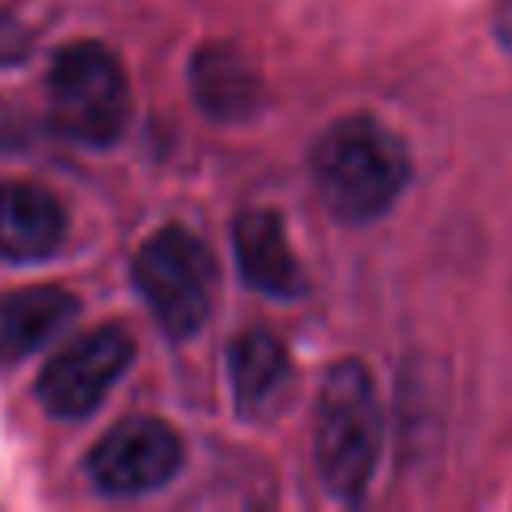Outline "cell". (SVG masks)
Instances as JSON below:
<instances>
[{
  "label": "cell",
  "mask_w": 512,
  "mask_h": 512,
  "mask_svg": "<svg viewBox=\"0 0 512 512\" xmlns=\"http://www.w3.org/2000/svg\"><path fill=\"white\" fill-rule=\"evenodd\" d=\"M308 168L324 208L348 224L384 216L412 176L404 140L372 116H344L328 124L312 144Z\"/></svg>",
  "instance_id": "1"
},
{
  "label": "cell",
  "mask_w": 512,
  "mask_h": 512,
  "mask_svg": "<svg viewBox=\"0 0 512 512\" xmlns=\"http://www.w3.org/2000/svg\"><path fill=\"white\" fill-rule=\"evenodd\" d=\"M312 444L324 488L340 500H356L368 488L380 452V404L364 364L340 360L328 368L316 396Z\"/></svg>",
  "instance_id": "2"
},
{
  "label": "cell",
  "mask_w": 512,
  "mask_h": 512,
  "mask_svg": "<svg viewBox=\"0 0 512 512\" xmlns=\"http://www.w3.org/2000/svg\"><path fill=\"white\" fill-rule=\"evenodd\" d=\"M48 112L68 140L92 148L112 144L128 120V80L120 60L100 40L64 44L48 68Z\"/></svg>",
  "instance_id": "3"
},
{
  "label": "cell",
  "mask_w": 512,
  "mask_h": 512,
  "mask_svg": "<svg viewBox=\"0 0 512 512\" xmlns=\"http://www.w3.org/2000/svg\"><path fill=\"white\" fill-rule=\"evenodd\" d=\"M132 280L168 336H192L212 308L216 264L200 236L180 224L152 232L132 256Z\"/></svg>",
  "instance_id": "4"
},
{
  "label": "cell",
  "mask_w": 512,
  "mask_h": 512,
  "mask_svg": "<svg viewBox=\"0 0 512 512\" xmlns=\"http://www.w3.org/2000/svg\"><path fill=\"white\" fill-rule=\"evenodd\" d=\"M184 464L180 436L156 416L120 420L88 452V480L104 496H144L164 488Z\"/></svg>",
  "instance_id": "5"
},
{
  "label": "cell",
  "mask_w": 512,
  "mask_h": 512,
  "mask_svg": "<svg viewBox=\"0 0 512 512\" xmlns=\"http://www.w3.org/2000/svg\"><path fill=\"white\" fill-rule=\"evenodd\" d=\"M132 352H136L132 336L116 324L84 332L64 352H56V360L40 372V384H36L40 404L60 420L88 416L120 380V372L132 364Z\"/></svg>",
  "instance_id": "6"
},
{
  "label": "cell",
  "mask_w": 512,
  "mask_h": 512,
  "mask_svg": "<svg viewBox=\"0 0 512 512\" xmlns=\"http://www.w3.org/2000/svg\"><path fill=\"white\" fill-rule=\"evenodd\" d=\"M64 240L60 200L32 180H0V256L28 264Z\"/></svg>",
  "instance_id": "7"
},
{
  "label": "cell",
  "mask_w": 512,
  "mask_h": 512,
  "mask_svg": "<svg viewBox=\"0 0 512 512\" xmlns=\"http://www.w3.org/2000/svg\"><path fill=\"white\" fill-rule=\"evenodd\" d=\"M232 244H236L240 276L256 292H264V296H300L304 292V272H300V264L284 240L276 212H268V208L244 212L236 220Z\"/></svg>",
  "instance_id": "8"
},
{
  "label": "cell",
  "mask_w": 512,
  "mask_h": 512,
  "mask_svg": "<svg viewBox=\"0 0 512 512\" xmlns=\"http://www.w3.org/2000/svg\"><path fill=\"white\" fill-rule=\"evenodd\" d=\"M188 84L196 104L212 120H248L260 104V76L248 56H240L232 44H208L192 56Z\"/></svg>",
  "instance_id": "9"
},
{
  "label": "cell",
  "mask_w": 512,
  "mask_h": 512,
  "mask_svg": "<svg viewBox=\"0 0 512 512\" xmlns=\"http://www.w3.org/2000/svg\"><path fill=\"white\" fill-rule=\"evenodd\" d=\"M76 312V296L56 284H32L0 296V364L28 360Z\"/></svg>",
  "instance_id": "10"
},
{
  "label": "cell",
  "mask_w": 512,
  "mask_h": 512,
  "mask_svg": "<svg viewBox=\"0 0 512 512\" xmlns=\"http://www.w3.org/2000/svg\"><path fill=\"white\" fill-rule=\"evenodd\" d=\"M228 372H232V392H236V408L256 420L272 408V400L284 392L292 368H288V352L276 336L268 332H244L232 344L228 356Z\"/></svg>",
  "instance_id": "11"
},
{
  "label": "cell",
  "mask_w": 512,
  "mask_h": 512,
  "mask_svg": "<svg viewBox=\"0 0 512 512\" xmlns=\"http://www.w3.org/2000/svg\"><path fill=\"white\" fill-rule=\"evenodd\" d=\"M28 52H32V32H28V24L0 8V68L20 64Z\"/></svg>",
  "instance_id": "12"
},
{
  "label": "cell",
  "mask_w": 512,
  "mask_h": 512,
  "mask_svg": "<svg viewBox=\"0 0 512 512\" xmlns=\"http://www.w3.org/2000/svg\"><path fill=\"white\" fill-rule=\"evenodd\" d=\"M496 40H500L504 56L512 60V0H504L500 12H496Z\"/></svg>",
  "instance_id": "13"
}]
</instances>
